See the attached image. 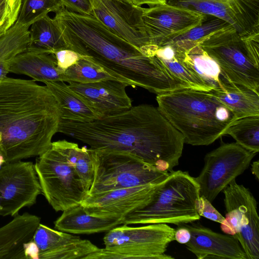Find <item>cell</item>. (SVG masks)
<instances>
[{
    "mask_svg": "<svg viewBox=\"0 0 259 259\" xmlns=\"http://www.w3.org/2000/svg\"><path fill=\"white\" fill-rule=\"evenodd\" d=\"M205 14L165 4L144 8L142 20L152 45H164L199 24Z\"/></svg>",
    "mask_w": 259,
    "mask_h": 259,
    "instance_id": "5bb4252c",
    "label": "cell"
},
{
    "mask_svg": "<svg viewBox=\"0 0 259 259\" xmlns=\"http://www.w3.org/2000/svg\"><path fill=\"white\" fill-rule=\"evenodd\" d=\"M211 92L238 118L259 115V93L249 88L230 83L222 77L219 86Z\"/></svg>",
    "mask_w": 259,
    "mask_h": 259,
    "instance_id": "603a6c76",
    "label": "cell"
},
{
    "mask_svg": "<svg viewBox=\"0 0 259 259\" xmlns=\"http://www.w3.org/2000/svg\"><path fill=\"white\" fill-rule=\"evenodd\" d=\"M166 4L219 17L242 36L254 31L253 16L246 0H166Z\"/></svg>",
    "mask_w": 259,
    "mask_h": 259,
    "instance_id": "d6986e66",
    "label": "cell"
},
{
    "mask_svg": "<svg viewBox=\"0 0 259 259\" xmlns=\"http://www.w3.org/2000/svg\"><path fill=\"white\" fill-rule=\"evenodd\" d=\"M92 155L94 177L88 195L117 189L158 184L170 174L168 171L159 170L126 152L92 149Z\"/></svg>",
    "mask_w": 259,
    "mask_h": 259,
    "instance_id": "ba28073f",
    "label": "cell"
},
{
    "mask_svg": "<svg viewBox=\"0 0 259 259\" xmlns=\"http://www.w3.org/2000/svg\"><path fill=\"white\" fill-rule=\"evenodd\" d=\"M10 72L27 75L35 81H64L54 54L26 49L10 64Z\"/></svg>",
    "mask_w": 259,
    "mask_h": 259,
    "instance_id": "44dd1931",
    "label": "cell"
},
{
    "mask_svg": "<svg viewBox=\"0 0 259 259\" xmlns=\"http://www.w3.org/2000/svg\"><path fill=\"white\" fill-rule=\"evenodd\" d=\"M226 208L222 231L239 242L248 259L259 258L257 202L249 189L233 180L223 190Z\"/></svg>",
    "mask_w": 259,
    "mask_h": 259,
    "instance_id": "30bf717a",
    "label": "cell"
},
{
    "mask_svg": "<svg viewBox=\"0 0 259 259\" xmlns=\"http://www.w3.org/2000/svg\"><path fill=\"white\" fill-rule=\"evenodd\" d=\"M99 248L90 240L39 224L30 244L31 258L87 259Z\"/></svg>",
    "mask_w": 259,
    "mask_h": 259,
    "instance_id": "9a60e30c",
    "label": "cell"
},
{
    "mask_svg": "<svg viewBox=\"0 0 259 259\" xmlns=\"http://www.w3.org/2000/svg\"><path fill=\"white\" fill-rule=\"evenodd\" d=\"M119 1L124 2V3H126L132 4V0H119Z\"/></svg>",
    "mask_w": 259,
    "mask_h": 259,
    "instance_id": "b9f144b4",
    "label": "cell"
},
{
    "mask_svg": "<svg viewBox=\"0 0 259 259\" xmlns=\"http://www.w3.org/2000/svg\"><path fill=\"white\" fill-rule=\"evenodd\" d=\"M29 28L15 23L0 37V80L7 77L10 73V64L15 57L27 49Z\"/></svg>",
    "mask_w": 259,
    "mask_h": 259,
    "instance_id": "83f0119b",
    "label": "cell"
},
{
    "mask_svg": "<svg viewBox=\"0 0 259 259\" xmlns=\"http://www.w3.org/2000/svg\"><path fill=\"white\" fill-rule=\"evenodd\" d=\"M153 56L158 58L176 76L190 84L193 88L205 91L212 89L194 74L185 64L179 48L174 44L157 48Z\"/></svg>",
    "mask_w": 259,
    "mask_h": 259,
    "instance_id": "4316f807",
    "label": "cell"
},
{
    "mask_svg": "<svg viewBox=\"0 0 259 259\" xmlns=\"http://www.w3.org/2000/svg\"><path fill=\"white\" fill-rule=\"evenodd\" d=\"M58 67L63 72L74 65L80 58L81 55L68 49L61 50L54 53Z\"/></svg>",
    "mask_w": 259,
    "mask_h": 259,
    "instance_id": "d590c367",
    "label": "cell"
},
{
    "mask_svg": "<svg viewBox=\"0 0 259 259\" xmlns=\"http://www.w3.org/2000/svg\"><path fill=\"white\" fill-rule=\"evenodd\" d=\"M259 161H254L251 165V170L252 174L254 176L255 179L258 181L259 178Z\"/></svg>",
    "mask_w": 259,
    "mask_h": 259,
    "instance_id": "ab89813d",
    "label": "cell"
},
{
    "mask_svg": "<svg viewBox=\"0 0 259 259\" xmlns=\"http://www.w3.org/2000/svg\"><path fill=\"white\" fill-rule=\"evenodd\" d=\"M44 83L58 102L61 119L83 122L100 118L64 81H48Z\"/></svg>",
    "mask_w": 259,
    "mask_h": 259,
    "instance_id": "d4e9b609",
    "label": "cell"
},
{
    "mask_svg": "<svg viewBox=\"0 0 259 259\" xmlns=\"http://www.w3.org/2000/svg\"><path fill=\"white\" fill-rule=\"evenodd\" d=\"M40 218L25 212L0 228V259H28V249Z\"/></svg>",
    "mask_w": 259,
    "mask_h": 259,
    "instance_id": "ffe728a7",
    "label": "cell"
},
{
    "mask_svg": "<svg viewBox=\"0 0 259 259\" xmlns=\"http://www.w3.org/2000/svg\"><path fill=\"white\" fill-rule=\"evenodd\" d=\"M174 234L175 240L178 243L185 244L191 238V234L188 228L182 225H177Z\"/></svg>",
    "mask_w": 259,
    "mask_h": 259,
    "instance_id": "74e56055",
    "label": "cell"
},
{
    "mask_svg": "<svg viewBox=\"0 0 259 259\" xmlns=\"http://www.w3.org/2000/svg\"><path fill=\"white\" fill-rule=\"evenodd\" d=\"M60 119L58 102L46 85L8 76L0 80V153L5 163L45 152Z\"/></svg>",
    "mask_w": 259,
    "mask_h": 259,
    "instance_id": "3957f363",
    "label": "cell"
},
{
    "mask_svg": "<svg viewBox=\"0 0 259 259\" xmlns=\"http://www.w3.org/2000/svg\"><path fill=\"white\" fill-rule=\"evenodd\" d=\"M22 0H0V37L16 23Z\"/></svg>",
    "mask_w": 259,
    "mask_h": 259,
    "instance_id": "836d02e7",
    "label": "cell"
},
{
    "mask_svg": "<svg viewBox=\"0 0 259 259\" xmlns=\"http://www.w3.org/2000/svg\"><path fill=\"white\" fill-rule=\"evenodd\" d=\"M257 153L235 143H225L204 157V165L195 178L200 196L212 202L218 195L249 166Z\"/></svg>",
    "mask_w": 259,
    "mask_h": 259,
    "instance_id": "8fae6325",
    "label": "cell"
},
{
    "mask_svg": "<svg viewBox=\"0 0 259 259\" xmlns=\"http://www.w3.org/2000/svg\"><path fill=\"white\" fill-rule=\"evenodd\" d=\"M41 189L34 164L21 160L0 167V215L14 217L34 205Z\"/></svg>",
    "mask_w": 259,
    "mask_h": 259,
    "instance_id": "7c38bea8",
    "label": "cell"
},
{
    "mask_svg": "<svg viewBox=\"0 0 259 259\" xmlns=\"http://www.w3.org/2000/svg\"><path fill=\"white\" fill-rule=\"evenodd\" d=\"M232 136L236 142L246 150L259 151V115L237 119L227 128L224 135Z\"/></svg>",
    "mask_w": 259,
    "mask_h": 259,
    "instance_id": "4dcf8cb0",
    "label": "cell"
},
{
    "mask_svg": "<svg viewBox=\"0 0 259 259\" xmlns=\"http://www.w3.org/2000/svg\"><path fill=\"white\" fill-rule=\"evenodd\" d=\"M169 44L179 48L187 67L212 90L219 86L222 77L220 67L198 43L179 41Z\"/></svg>",
    "mask_w": 259,
    "mask_h": 259,
    "instance_id": "cb8c5ba5",
    "label": "cell"
},
{
    "mask_svg": "<svg viewBox=\"0 0 259 259\" xmlns=\"http://www.w3.org/2000/svg\"><path fill=\"white\" fill-rule=\"evenodd\" d=\"M133 5L137 7H142V5H147L151 7L157 5L166 4V0H132Z\"/></svg>",
    "mask_w": 259,
    "mask_h": 259,
    "instance_id": "f35d334b",
    "label": "cell"
},
{
    "mask_svg": "<svg viewBox=\"0 0 259 259\" xmlns=\"http://www.w3.org/2000/svg\"><path fill=\"white\" fill-rule=\"evenodd\" d=\"M63 7L61 0H22L16 23L30 27L35 22Z\"/></svg>",
    "mask_w": 259,
    "mask_h": 259,
    "instance_id": "1f68e13d",
    "label": "cell"
},
{
    "mask_svg": "<svg viewBox=\"0 0 259 259\" xmlns=\"http://www.w3.org/2000/svg\"><path fill=\"white\" fill-rule=\"evenodd\" d=\"M29 28L27 49L54 54L67 49L62 32L54 18L48 15L33 23Z\"/></svg>",
    "mask_w": 259,
    "mask_h": 259,
    "instance_id": "484cf974",
    "label": "cell"
},
{
    "mask_svg": "<svg viewBox=\"0 0 259 259\" xmlns=\"http://www.w3.org/2000/svg\"><path fill=\"white\" fill-rule=\"evenodd\" d=\"M198 44L217 63L225 80L259 93V32L241 36L230 26Z\"/></svg>",
    "mask_w": 259,
    "mask_h": 259,
    "instance_id": "8992f818",
    "label": "cell"
},
{
    "mask_svg": "<svg viewBox=\"0 0 259 259\" xmlns=\"http://www.w3.org/2000/svg\"><path fill=\"white\" fill-rule=\"evenodd\" d=\"M199 186L188 171H173L160 183L150 200L123 219V224H171L199 220L196 204Z\"/></svg>",
    "mask_w": 259,
    "mask_h": 259,
    "instance_id": "5b68a950",
    "label": "cell"
},
{
    "mask_svg": "<svg viewBox=\"0 0 259 259\" xmlns=\"http://www.w3.org/2000/svg\"><path fill=\"white\" fill-rule=\"evenodd\" d=\"M161 183L87 195L80 204L85 211L92 215L123 219L129 213L146 204Z\"/></svg>",
    "mask_w": 259,
    "mask_h": 259,
    "instance_id": "2e32d148",
    "label": "cell"
},
{
    "mask_svg": "<svg viewBox=\"0 0 259 259\" xmlns=\"http://www.w3.org/2000/svg\"><path fill=\"white\" fill-rule=\"evenodd\" d=\"M58 132L94 150L126 152L163 171L179 164L184 138L152 105L132 106L90 122L60 119Z\"/></svg>",
    "mask_w": 259,
    "mask_h": 259,
    "instance_id": "6da1fadb",
    "label": "cell"
},
{
    "mask_svg": "<svg viewBox=\"0 0 259 259\" xmlns=\"http://www.w3.org/2000/svg\"><path fill=\"white\" fill-rule=\"evenodd\" d=\"M63 8L76 13L92 15L89 0H61Z\"/></svg>",
    "mask_w": 259,
    "mask_h": 259,
    "instance_id": "8d00e7d4",
    "label": "cell"
},
{
    "mask_svg": "<svg viewBox=\"0 0 259 259\" xmlns=\"http://www.w3.org/2000/svg\"><path fill=\"white\" fill-rule=\"evenodd\" d=\"M92 16L111 31L149 56L154 45L150 44L142 20L144 8L119 0H89Z\"/></svg>",
    "mask_w": 259,
    "mask_h": 259,
    "instance_id": "4fadbf2b",
    "label": "cell"
},
{
    "mask_svg": "<svg viewBox=\"0 0 259 259\" xmlns=\"http://www.w3.org/2000/svg\"><path fill=\"white\" fill-rule=\"evenodd\" d=\"M64 82L90 83L114 80L130 84L123 78L107 70L102 66L86 56L79 60L64 72Z\"/></svg>",
    "mask_w": 259,
    "mask_h": 259,
    "instance_id": "f1b7e54d",
    "label": "cell"
},
{
    "mask_svg": "<svg viewBox=\"0 0 259 259\" xmlns=\"http://www.w3.org/2000/svg\"><path fill=\"white\" fill-rule=\"evenodd\" d=\"M194 222L180 225L189 230L191 238L185 245L197 258L248 259L233 236L213 232Z\"/></svg>",
    "mask_w": 259,
    "mask_h": 259,
    "instance_id": "ac0fdd59",
    "label": "cell"
},
{
    "mask_svg": "<svg viewBox=\"0 0 259 259\" xmlns=\"http://www.w3.org/2000/svg\"><path fill=\"white\" fill-rule=\"evenodd\" d=\"M175 231L166 224H122L107 231L103 238L105 248H99L87 259H172L164 252L175 240Z\"/></svg>",
    "mask_w": 259,
    "mask_h": 259,
    "instance_id": "52a82bcc",
    "label": "cell"
},
{
    "mask_svg": "<svg viewBox=\"0 0 259 259\" xmlns=\"http://www.w3.org/2000/svg\"><path fill=\"white\" fill-rule=\"evenodd\" d=\"M230 26L232 25L219 17L205 14L199 24L167 44L179 41L199 43L212 33Z\"/></svg>",
    "mask_w": 259,
    "mask_h": 259,
    "instance_id": "d6a6232c",
    "label": "cell"
},
{
    "mask_svg": "<svg viewBox=\"0 0 259 259\" xmlns=\"http://www.w3.org/2000/svg\"><path fill=\"white\" fill-rule=\"evenodd\" d=\"M158 109L183 136L184 143L208 145L224 135L236 115L211 91L184 88L157 95Z\"/></svg>",
    "mask_w": 259,
    "mask_h": 259,
    "instance_id": "277c9868",
    "label": "cell"
},
{
    "mask_svg": "<svg viewBox=\"0 0 259 259\" xmlns=\"http://www.w3.org/2000/svg\"><path fill=\"white\" fill-rule=\"evenodd\" d=\"M196 208L199 215L211 221L219 223L223 225L225 223L223 217L208 200L202 196H200L196 204Z\"/></svg>",
    "mask_w": 259,
    "mask_h": 259,
    "instance_id": "e575fe53",
    "label": "cell"
},
{
    "mask_svg": "<svg viewBox=\"0 0 259 259\" xmlns=\"http://www.w3.org/2000/svg\"><path fill=\"white\" fill-rule=\"evenodd\" d=\"M67 48L86 56L135 88L157 95L192 88L172 74L156 56L145 55L92 15L62 8L53 18Z\"/></svg>",
    "mask_w": 259,
    "mask_h": 259,
    "instance_id": "7a4b0ae2",
    "label": "cell"
},
{
    "mask_svg": "<svg viewBox=\"0 0 259 259\" xmlns=\"http://www.w3.org/2000/svg\"><path fill=\"white\" fill-rule=\"evenodd\" d=\"M35 171L44 195L56 211L79 204L88 193L72 164L56 142L37 156Z\"/></svg>",
    "mask_w": 259,
    "mask_h": 259,
    "instance_id": "9c48e42d",
    "label": "cell"
},
{
    "mask_svg": "<svg viewBox=\"0 0 259 259\" xmlns=\"http://www.w3.org/2000/svg\"><path fill=\"white\" fill-rule=\"evenodd\" d=\"M122 224L121 218H103L89 214L80 203L63 211L54 222L56 229L74 234L107 232Z\"/></svg>",
    "mask_w": 259,
    "mask_h": 259,
    "instance_id": "7402d4cb",
    "label": "cell"
},
{
    "mask_svg": "<svg viewBox=\"0 0 259 259\" xmlns=\"http://www.w3.org/2000/svg\"><path fill=\"white\" fill-rule=\"evenodd\" d=\"M69 87L98 115L99 118L126 111L132 101L125 88L127 83L114 80L90 83L71 81Z\"/></svg>",
    "mask_w": 259,
    "mask_h": 259,
    "instance_id": "e0dca14e",
    "label": "cell"
},
{
    "mask_svg": "<svg viewBox=\"0 0 259 259\" xmlns=\"http://www.w3.org/2000/svg\"><path fill=\"white\" fill-rule=\"evenodd\" d=\"M56 142L72 164L88 194L94 177L92 149L85 147L80 148L76 143L65 140Z\"/></svg>",
    "mask_w": 259,
    "mask_h": 259,
    "instance_id": "f546056e",
    "label": "cell"
},
{
    "mask_svg": "<svg viewBox=\"0 0 259 259\" xmlns=\"http://www.w3.org/2000/svg\"><path fill=\"white\" fill-rule=\"evenodd\" d=\"M4 163H5L4 160L3 159V156H2V155L0 153V165H1L3 164H4Z\"/></svg>",
    "mask_w": 259,
    "mask_h": 259,
    "instance_id": "60d3db41",
    "label": "cell"
}]
</instances>
